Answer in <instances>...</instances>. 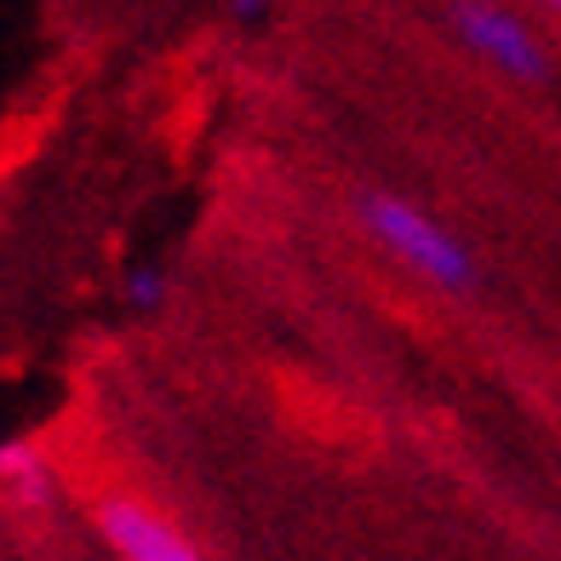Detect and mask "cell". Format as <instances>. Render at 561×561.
Here are the masks:
<instances>
[{
	"label": "cell",
	"mask_w": 561,
	"mask_h": 561,
	"mask_svg": "<svg viewBox=\"0 0 561 561\" xmlns=\"http://www.w3.org/2000/svg\"><path fill=\"white\" fill-rule=\"evenodd\" d=\"M355 218H362V229L396 264L424 275L430 287H442V293H476L481 287L476 252L458 241L453 229H442L430 213H419L413 201H401L390 190H362L355 195Z\"/></svg>",
	"instance_id": "1"
},
{
	"label": "cell",
	"mask_w": 561,
	"mask_h": 561,
	"mask_svg": "<svg viewBox=\"0 0 561 561\" xmlns=\"http://www.w3.org/2000/svg\"><path fill=\"white\" fill-rule=\"evenodd\" d=\"M87 510H92V527L104 533V545L121 561H207L201 545L167 516V510H156L138 493L104 488V493H92Z\"/></svg>",
	"instance_id": "2"
},
{
	"label": "cell",
	"mask_w": 561,
	"mask_h": 561,
	"mask_svg": "<svg viewBox=\"0 0 561 561\" xmlns=\"http://www.w3.org/2000/svg\"><path fill=\"white\" fill-rule=\"evenodd\" d=\"M447 30L481 53L493 69H504L510 81H527V87H545L550 81V53L545 41L527 30V18L504 12V7H488V0H453L447 7Z\"/></svg>",
	"instance_id": "3"
},
{
	"label": "cell",
	"mask_w": 561,
	"mask_h": 561,
	"mask_svg": "<svg viewBox=\"0 0 561 561\" xmlns=\"http://www.w3.org/2000/svg\"><path fill=\"white\" fill-rule=\"evenodd\" d=\"M0 488L18 493L23 504H46V499H53V465L41 458L35 442H7V447H0Z\"/></svg>",
	"instance_id": "4"
},
{
	"label": "cell",
	"mask_w": 561,
	"mask_h": 561,
	"mask_svg": "<svg viewBox=\"0 0 561 561\" xmlns=\"http://www.w3.org/2000/svg\"><path fill=\"white\" fill-rule=\"evenodd\" d=\"M121 298H126V310H161L167 304V270L161 264H133L121 275Z\"/></svg>",
	"instance_id": "5"
},
{
	"label": "cell",
	"mask_w": 561,
	"mask_h": 561,
	"mask_svg": "<svg viewBox=\"0 0 561 561\" xmlns=\"http://www.w3.org/2000/svg\"><path fill=\"white\" fill-rule=\"evenodd\" d=\"M229 12H236V18H247V23H252V18H264V7H259V0H241V7H229Z\"/></svg>",
	"instance_id": "6"
}]
</instances>
